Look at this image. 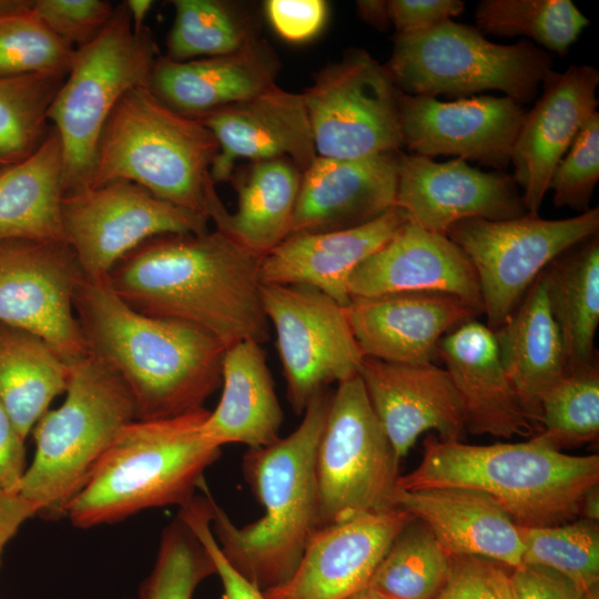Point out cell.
<instances>
[{"label": "cell", "instance_id": "7c38bea8", "mask_svg": "<svg viewBox=\"0 0 599 599\" xmlns=\"http://www.w3.org/2000/svg\"><path fill=\"white\" fill-rule=\"evenodd\" d=\"M302 94L317 156L358 159L403 146L400 91L366 50H347Z\"/></svg>", "mask_w": 599, "mask_h": 599}, {"label": "cell", "instance_id": "d590c367", "mask_svg": "<svg viewBox=\"0 0 599 599\" xmlns=\"http://www.w3.org/2000/svg\"><path fill=\"white\" fill-rule=\"evenodd\" d=\"M475 17L481 33L524 35L559 55L569 51L589 24L570 0H483Z\"/></svg>", "mask_w": 599, "mask_h": 599}, {"label": "cell", "instance_id": "5b68a950", "mask_svg": "<svg viewBox=\"0 0 599 599\" xmlns=\"http://www.w3.org/2000/svg\"><path fill=\"white\" fill-rule=\"evenodd\" d=\"M217 152L214 135L201 121L167 106L149 85L134 88L104 124L88 189L133 182L220 229L230 212L211 175Z\"/></svg>", "mask_w": 599, "mask_h": 599}, {"label": "cell", "instance_id": "8d00e7d4", "mask_svg": "<svg viewBox=\"0 0 599 599\" xmlns=\"http://www.w3.org/2000/svg\"><path fill=\"white\" fill-rule=\"evenodd\" d=\"M174 20L169 32L167 57L189 61L236 52L256 39L251 27L226 2L174 0Z\"/></svg>", "mask_w": 599, "mask_h": 599}, {"label": "cell", "instance_id": "db71d44e", "mask_svg": "<svg viewBox=\"0 0 599 599\" xmlns=\"http://www.w3.org/2000/svg\"><path fill=\"white\" fill-rule=\"evenodd\" d=\"M491 582L496 599H517L511 585L510 573L505 569V566L493 562Z\"/></svg>", "mask_w": 599, "mask_h": 599}, {"label": "cell", "instance_id": "484cf974", "mask_svg": "<svg viewBox=\"0 0 599 599\" xmlns=\"http://www.w3.org/2000/svg\"><path fill=\"white\" fill-rule=\"evenodd\" d=\"M437 354L460 397L466 432L506 439L537 434L511 387L494 332L487 325L475 319L460 324L439 341Z\"/></svg>", "mask_w": 599, "mask_h": 599}, {"label": "cell", "instance_id": "60d3db41", "mask_svg": "<svg viewBox=\"0 0 599 599\" xmlns=\"http://www.w3.org/2000/svg\"><path fill=\"white\" fill-rule=\"evenodd\" d=\"M216 575L214 561L179 515L163 531L155 565L140 588V599H192L197 586Z\"/></svg>", "mask_w": 599, "mask_h": 599}, {"label": "cell", "instance_id": "cb8c5ba5", "mask_svg": "<svg viewBox=\"0 0 599 599\" xmlns=\"http://www.w3.org/2000/svg\"><path fill=\"white\" fill-rule=\"evenodd\" d=\"M346 313L364 356L399 364L433 363L439 341L480 314L456 296L427 292L352 298Z\"/></svg>", "mask_w": 599, "mask_h": 599}, {"label": "cell", "instance_id": "ac0fdd59", "mask_svg": "<svg viewBox=\"0 0 599 599\" xmlns=\"http://www.w3.org/2000/svg\"><path fill=\"white\" fill-rule=\"evenodd\" d=\"M415 519L403 508L319 527L292 578L267 590L266 599H352L398 534Z\"/></svg>", "mask_w": 599, "mask_h": 599}, {"label": "cell", "instance_id": "d6986e66", "mask_svg": "<svg viewBox=\"0 0 599 599\" xmlns=\"http://www.w3.org/2000/svg\"><path fill=\"white\" fill-rule=\"evenodd\" d=\"M599 72L591 65L554 70L526 112L511 152L512 177L528 214L539 215L552 173L586 121L597 111Z\"/></svg>", "mask_w": 599, "mask_h": 599}, {"label": "cell", "instance_id": "b9f144b4", "mask_svg": "<svg viewBox=\"0 0 599 599\" xmlns=\"http://www.w3.org/2000/svg\"><path fill=\"white\" fill-rule=\"evenodd\" d=\"M75 50L51 32L31 9L0 19V78L27 74L65 78Z\"/></svg>", "mask_w": 599, "mask_h": 599}, {"label": "cell", "instance_id": "83f0119b", "mask_svg": "<svg viewBox=\"0 0 599 599\" xmlns=\"http://www.w3.org/2000/svg\"><path fill=\"white\" fill-rule=\"evenodd\" d=\"M396 505L423 522L450 556L479 557L511 569L522 564L518 525L480 491L399 489Z\"/></svg>", "mask_w": 599, "mask_h": 599}, {"label": "cell", "instance_id": "d6a6232c", "mask_svg": "<svg viewBox=\"0 0 599 599\" xmlns=\"http://www.w3.org/2000/svg\"><path fill=\"white\" fill-rule=\"evenodd\" d=\"M68 379V363L44 339L0 324V405L22 438L65 392Z\"/></svg>", "mask_w": 599, "mask_h": 599}, {"label": "cell", "instance_id": "30bf717a", "mask_svg": "<svg viewBox=\"0 0 599 599\" xmlns=\"http://www.w3.org/2000/svg\"><path fill=\"white\" fill-rule=\"evenodd\" d=\"M399 463L359 376L338 383L316 453L321 527L398 508Z\"/></svg>", "mask_w": 599, "mask_h": 599}, {"label": "cell", "instance_id": "4fadbf2b", "mask_svg": "<svg viewBox=\"0 0 599 599\" xmlns=\"http://www.w3.org/2000/svg\"><path fill=\"white\" fill-rule=\"evenodd\" d=\"M261 301L276 334L287 399L296 415L329 384L358 375L365 356L346 307L305 285L261 284Z\"/></svg>", "mask_w": 599, "mask_h": 599}, {"label": "cell", "instance_id": "f1b7e54d", "mask_svg": "<svg viewBox=\"0 0 599 599\" xmlns=\"http://www.w3.org/2000/svg\"><path fill=\"white\" fill-rule=\"evenodd\" d=\"M493 332L506 375L538 434L541 398L567 373L564 345L542 273L511 315Z\"/></svg>", "mask_w": 599, "mask_h": 599}, {"label": "cell", "instance_id": "6da1fadb", "mask_svg": "<svg viewBox=\"0 0 599 599\" xmlns=\"http://www.w3.org/2000/svg\"><path fill=\"white\" fill-rule=\"evenodd\" d=\"M262 256L226 233H171L122 257L106 281L134 311L196 326L225 347L263 344L270 323L261 301Z\"/></svg>", "mask_w": 599, "mask_h": 599}, {"label": "cell", "instance_id": "7a4b0ae2", "mask_svg": "<svg viewBox=\"0 0 599 599\" xmlns=\"http://www.w3.org/2000/svg\"><path fill=\"white\" fill-rule=\"evenodd\" d=\"M73 307L87 352L124 383L135 420L204 408L222 385L226 347L219 339L191 324L134 311L106 278L83 277Z\"/></svg>", "mask_w": 599, "mask_h": 599}, {"label": "cell", "instance_id": "7bdbcfd3", "mask_svg": "<svg viewBox=\"0 0 599 599\" xmlns=\"http://www.w3.org/2000/svg\"><path fill=\"white\" fill-rule=\"evenodd\" d=\"M599 180V113L582 125L567 153L556 166L548 190L557 207L588 211Z\"/></svg>", "mask_w": 599, "mask_h": 599}, {"label": "cell", "instance_id": "680465c9", "mask_svg": "<svg viewBox=\"0 0 599 599\" xmlns=\"http://www.w3.org/2000/svg\"><path fill=\"white\" fill-rule=\"evenodd\" d=\"M352 599H389V598L366 587L362 591L356 593Z\"/></svg>", "mask_w": 599, "mask_h": 599}, {"label": "cell", "instance_id": "3957f363", "mask_svg": "<svg viewBox=\"0 0 599 599\" xmlns=\"http://www.w3.org/2000/svg\"><path fill=\"white\" fill-rule=\"evenodd\" d=\"M332 393L323 389L307 404L297 428L271 445L248 448L245 480L264 512L237 527L213 501V535L229 564L262 592L286 583L321 527L316 453Z\"/></svg>", "mask_w": 599, "mask_h": 599}, {"label": "cell", "instance_id": "9a60e30c", "mask_svg": "<svg viewBox=\"0 0 599 599\" xmlns=\"http://www.w3.org/2000/svg\"><path fill=\"white\" fill-rule=\"evenodd\" d=\"M83 277L65 242H0V324L41 337L67 363L82 356L73 297Z\"/></svg>", "mask_w": 599, "mask_h": 599}, {"label": "cell", "instance_id": "f5cc1de1", "mask_svg": "<svg viewBox=\"0 0 599 599\" xmlns=\"http://www.w3.org/2000/svg\"><path fill=\"white\" fill-rule=\"evenodd\" d=\"M359 16L373 27L385 30L389 24L387 11V1L383 0H362L357 1Z\"/></svg>", "mask_w": 599, "mask_h": 599}, {"label": "cell", "instance_id": "ab89813d", "mask_svg": "<svg viewBox=\"0 0 599 599\" xmlns=\"http://www.w3.org/2000/svg\"><path fill=\"white\" fill-rule=\"evenodd\" d=\"M522 564L549 568L581 590L599 583L598 522L586 519L554 526H518Z\"/></svg>", "mask_w": 599, "mask_h": 599}, {"label": "cell", "instance_id": "7402d4cb", "mask_svg": "<svg viewBox=\"0 0 599 599\" xmlns=\"http://www.w3.org/2000/svg\"><path fill=\"white\" fill-rule=\"evenodd\" d=\"M195 119L212 132L219 145L211 167L214 183L230 180L238 160L287 159L303 173L317 156L303 94L276 84L252 99Z\"/></svg>", "mask_w": 599, "mask_h": 599}, {"label": "cell", "instance_id": "f546056e", "mask_svg": "<svg viewBox=\"0 0 599 599\" xmlns=\"http://www.w3.org/2000/svg\"><path fill=\"white\" fill-rule=\"evenodd\" d=\"M222 395L202 430L214 445L244 444L248 448L276 441L283 409L275 393L262 345L241 341L226 347L222 363Z\"/></svg>", "mask_w": 599, "mask_h": 599}, {"label": "cell", "instance_id": "44dd1931", "mask_svg": "<svg viewBox=\"0 0 599 599\" xmlns=\"http://www.w3.org/2000/svg\"><path fill=\"white\" fill-rule=\"evenodd\" d=\"M443 293L479 313L483 301L474 266L447 235L406 221L348 280L351 298L397 293Z\"/></svg>", "mask_w": 599, "mask_h": 599}, {"label": "cell", "instance_id": "1f68e13d", "mask_svg": "<svg viewBox=\"0 0 599 599\" xmlns=\"http://www.w3.org/2000/svg\"><path fill=\"white\" fill-rule=\"evenodd\" d=\"M567 370L596 363L599 324V235L570 247L542 272Z\"/></svg>", "mask_w": 599, "mask_h": 599}, {"label": "cell", "instance_id": "8fae6325", "mask_svg": "<svg viewBox=\"0 0 599 599\" xmlns=\"http://www.w3.org/2000/svg\"><path fill=\"white\" fill-rule=\"evenodd\" d=\"M598 233L595 207L561 220L528 213L504 221L468 219L451 225L446 235L471 262L487 326L495 331L552 261Z\"/></svg>", "mask_w": 599, "mask_h": 599}, {"label": "cell", "instance_id": "f6af8a7d", "mask_svg": "<svg viewBox=\"0 0 599 599\" xmlns=\"http://www.w3.org/2000/svg\"><path fill=\"white\" fill-rule=\"evenodd\" d=\"M205 497L193 498L181 507L179 515L191 527L200 541L211 555L216 575L223 585L224 599H266L264 593L242 577L225 559L211 529L213 501L209 488H204Z\"/></svg>", "mask_w": 599, "mask_h": 599}, {"label": "cell", "instance_id": "4dcf8cb0", "mask_svg": "<svg viewBox=\"0 0 599 599\" xmlns=\"http://www.w3.org/2000/svg\"><path fill=\"white\" fill-rule=\"evenodd\" d=\"M63 165L62 143L53 126L31 154L0 165V242H65Z\"/></svg>", "mask_w": 599, "mask_h": 599}, {"label": "cell", "instance_id": "277c9868", "mask_svg": "<svg viewBox=\"0 0 599 599\" xmlns=\"http://www.w3.org/2000/svg\"><path fill=\"white\" fill-rule=\"evenodd\" d=\"M598 484V455H568L537 435L527 441L494 445L428 436L420 464L397 481L398 488L407 491H480L522 527L573 520L580 514L583 495Z\"/></svg>", "mask_w": 599, "mask_h": 599}, {"label": "cell", "instance_id": "ffe728a7", "mask_svg": "<svg viewBox=\"0 0 599 599\" xmlns=\"http://www.w3.org/2000/svg\"><path fill=\"white\" fill-rule=\"evenodd\" d=\"M358 376L399 459L425 432L435 430L441 440L464 437L463 404L446 369L365 356Z\"/></svg>", "mask_w": 599, "mask_h": 599}, {"label": "cell", "instance_id": "11a10c76", "mask_svg": "<svg viewBox=\"0 0 599 599\" xmlns=\"http://www.w3.org/2000/svg\"><path fill=\"white\" fill-rule=\"evenodd\" d=\"M583 519L598 522L599 521V487L598 485L589 488L582 497L580 505V514Z\"/></svg>", "mask_w": 599, "mask_h": 599}, {"label": "cell", "instance_id": "bcb514c9", "mask_svg": "<svg viewBox=\"0 0 599 599\" xmlns=\"http://www.w3.org/2000/svg\"><path fill=\"white\" fill-rule=\"evenodd\" d=\"M264 9L274 31L294 43L315 38L328 16V4L324 0H267Z\"/></svg>", "mask_w": 599, "mask_h": 599}, {"label": "cell", "instance_id": "603a6c76", "mask_svg": "<svg viewBox=\"0 0 599 599\" xmlns=\"http://www.w3.org/2000/svg\"><path fill=\"white\" fill-rule=\"evenodd\" d=\"M400 153L316 156L302 173L290 234L357 227L393 209Z\"/></svg>", "mask_w": 599, "mask_h": 599}, {"label": "cell", "instance_id": "ba28073f", "mask_svg": "<svg viewBox=\"0 0 599 599\" xmlns=\"http://www.w3.org/2000/svg\"><path fill=\"white\" fill-rule=\"evenodd\" d=\"M159 55L151 30H133L124 2L95 39L75 50L47 113L62 143L64 195L88 189L106 120L126 92L149 85Z\"/></svg>", "mask_w": 599, "mask_h": 599}, {"label": "cell", "instance_id": "4316f807", "mask_svg": "<svg viewBox=\"0 0 599 599\" xmlns=\"http://www.w3.org/2000/svg\"><path fill=\"white\" fill-rule=\"evenodd\" d=\"M278 69L273 49L256 38L230 54L183 62L159 55L149 88L174 111L197 118L268 90Z\"/></svg>", "mask_w": 599, "mask_h": 599}, {"label": "cell", "instance_id": "e0dca14e", "mask_svg": "<svg viewBox=\"0 0 599 599\" xmlns=\"http://www.w3.org/2000/svg\"><path fill=\"white\" fill-rule=\"evenodd\" d=\"M395 206L408 222L445 235L451 225L464 220L504 221L527 214L510 174L485 172L458 158L436 162L404 153Z\"/></svg>", "mask_w": 599, "mask_h": 599}, {"label": "cell", "instance_id": "ee69618b", "mask_svg": "<svg viewBox=\"0 0 599 599\" xmlns=\"http://www.w3.org/2000/svg\"><path fill=\"white\" fill-rule=\"evenodd\" d=\"M114 9L105 0H33L31 11L57 37L79 49L100 34Z\"/></svg>", "mask_w": 599, "mask_h": 599}, {"label": "cell", "instance_id": "8992f818", "mask_svg": "<svg viewBox=\"0 0 599 599\" xmlns=\"http://www.w3.org/2000/svg\"><path fill=\"white\" fill-rule=\"evenodd\" d=\"M210 410L133 420L122 428L65 515L75 527L122 520L152 507L189 504L221 455L202 426Z\"/></svg>", "mask_w": 599, "mask_h": 599}, {"label": "cell", "instance_id": "c3c4849f", "mask_svg": "<svg viewBox=\"0 0 599 599\" xmlns=\"http://www.w3.org/2000/svg\"><path fill=\"white\" fill-rule=\"evenodd\" d=\"M493 562L473 556H451L449 575L432 599H496Z\"/></svg>", "mask_w": 599, "mask_h": 599}, {"label": "cell", "instance_id": "f907efd6", "mask_svg": "<svg viewBox=\"0 0 599 599\" xmlns=\"http://www.w3.org/2000/svg\"><path fill=\"white\" fill-rule=\"evenodd\" d=\"M24 440L0 405V498L17 494L27 469Z\"/></svg>", "mask_w": 599, "mask_h": 599}, {"label": "cell", "instance_id": "5bb4252c", "mask_svg": "<svg viewBox=\"0 0 599 599\" xmlns=\"http://www.w3.org/2000/svg\"><path fill=\"white\" fill-rule=\"evenodd\" d=\"M61 216L65 242L90 280H105L122 257L149 238L209 231L204 215L123 180L64 195Z\"/></svg>", "mask_w": 599, "mask_h": 599}, {"label": "cell", "instance_id": "9f6ffc18", "mask_svg": "<svg viewBox=\"0 0 599 599\" xmlns=\"http://www.w3.org/2000/svg\"><path fill=\"white\" fill-rule=\"evenodd\" d=\"M130 13L134 31H140L144 28L145 18L153 6L151 0H126L124 1Z\"/></svg>", "mask_w": 599, "mask_h": 599}, {"label": "cell", "instance_id": "e575fe53", "mask_svg": "<svg viewBox=\"0 0 599 599\" xmlns=\"http://www.w3.org/2000/svg\"><path fill=\"white\" fill-rule=\"evenodd\" d=\"M451 556L413 519L395 538L367 588L389 599H432L445 583Z\"/></svg>", "mask_w": 599, "mask_h": 599}, {"label": "cell", "instance_id": "d4e9b609", "mask_svg": "<svg viewBox=\"0 0 599 599\" xmlns=\"http://www.w3.org/2000/svg\"><path fill=\"white\" fill-rule=\"evenodd\" d=\"M396 206L364 225L336 231L292 233L261 261V284L305 285L347 307L355 268L406 222Z\"/></svg>", "mask_w": 599, "mask_h": 599}, {"label": "cell", "instance_id": "9c48e42d", "mask_svg": "<svg viewBox=\"0 0 599 599\" xmlns=\"http://www.w3.org/2000/svg\"><path fill=\"white\" fill-rule=\"evenodd\" d=\"M406 94L464 97L499 90L531 102L552 71L551 55L529 40L497 44L475 27L447 20L428 30L396 34L385 65Z\"/></svg>", "mask_w": 599, "mask_h": 599}, {"label": "cell", "instance_id": "74e56055", "mask_svg": "<svg viewBox=\"0 0 599 599\" xmlns=\"http://www.w3.org/2000/svg\"><path fill=\"white\" fill-rule=\"evenodd\" d=\"M557 449L597 441L599 437V369L592 363L568 369L541 398L540 432Z\"/></svg>", "mask_w": 599, "mask_h": 599}, {"label": "cell", "instance_id": "2e32d148", "mask_svg": "<svg viewBox=\"0 0 599 599\" xmlns=\"http://www.w3.org/2000/svg\"><path fill=\"white\" fill-rule=\"evenodd\" d=\"M403 146L412 154L456 155L504 169L526 111L508 97L479 95L444 102L434 97L400 92Z\"/></svg>", "mask_w": 599, "mask_h": 599}, {"label": "cell", "instance_id": "94428289", "mask_svg": "<svg viewBox=\"0 0 599 599\" xmlns=\"http://www.w3.org/2000/svg\"><path fill=\"white\" fill-rule=\"evenodd\" d=\"M6 164H9V163H7V162L3 161L2 159H0V165H6Z\"/></svg>", "mask_w": 599, "mask_h": 599}, {"label": "cell", "instance_id": "836d02e7", "mask_svg": "<svg viewBox=\"0 0 599 599\" xmlns=\"http://www.w3.org/2000/svg\"><path fill=\"white\" fill-rule=\"evenodd\" d=\"M301 177L287 159L254 162L236 183L235 212L216 230L264 257L290 235Z\"/></svg>", "mask_w": 599, "mask_h": 599}, {"label": "cell", "instance_id": "816d5d0a", "mask_svg": "<svg viewBox=\"0 0 599 599\" xmlns=\"http://www.w3.org/2000/svg\"><path fill=\"white\" fill-rule=\"evenodd\" d=\"M32 516V510L16 495L0 498V562L8 541L23 521Z\"/></svg>", "mask_w": 599, "mask_h": 599}, {"label": "cell", "instance_id": "681fc988", "mask_svg": "<svg viewBox=\"0 0 599 599\" xmlns=\"http://www.w3.org/2000/svg\"><path fill=\"white\" fill-rule=\"evenodd\" d=\"M510 580L517 599H580L583 591L559 572L540 566L514 568Z\"/></svg>", "mask_w": 599, "mask_h": 599}, {"label": "cell", "instance_id": "6f0895ef", "mask_svg": "<svg viewBox=\"0 0 599 599\" xmlns=\"http://www.w3.org/2000/svg\"><path fill=\"white\" fill-rule=\"evenodd\" d=\"M33 0H0V19L29 11Z\"/></svg>", "mask_w": 599, "mask_h": 599}, {"label": "cell", "instance_id": "f35d334b", "mask_svg": "<svg viewBox=\"0 0 599 599\" xmlns=\"http://www.w3.org/2000/svg\"><path fill=\"white\" fill-rule=\"evenodd\" d=\"M65 78H0V159L11 164L31 154L47 135L49 106Z\"/></svg>", "mask_w": 599, "mask_h": 599}, {"label": "cell", "instance_id": "7dc6e473", "mask_svg": "<svg viewBox=\"0 0 599 599\" xmlns=\"http://www.w3.org/2000/svg\"><path fill=\"white\" fill-rule=\"evenodd\" d=\"M465 10L460 0H388L387 11L396 34H409L436 27Z\"/></svg>", "mask_w": 599, "mask_h": 599}, {"label": "cell", "instance_id": "91938a15", "mask_svg": "<svg viewBox=\"0 0 599 599\" xmlns=\"http://www.w3.org/2000/svg\"><path fill=\"white\" fill-rule=\"evenodd\" d=\"M580 599H599V583H596L581 592Z\"/></svg>", "mask_w": 599, "mask_h": 599}, {"label": "cell", "instance_id": "52a82bcc", "mask_svg": "<svg viewBox=\"0 0 599 599\" xmlns=\"http://www.w3.org/2000/svg\"><path fill=\"white\" fill-rule=\"evenodd\" d=\"M67 396L33 427L35 453L16 496L57 519L88 481L124 426L135 420L121 378L88 352L70 362Z\"/></svg>", "mask_w": 599, "mask_h": 599}]
</instances>
